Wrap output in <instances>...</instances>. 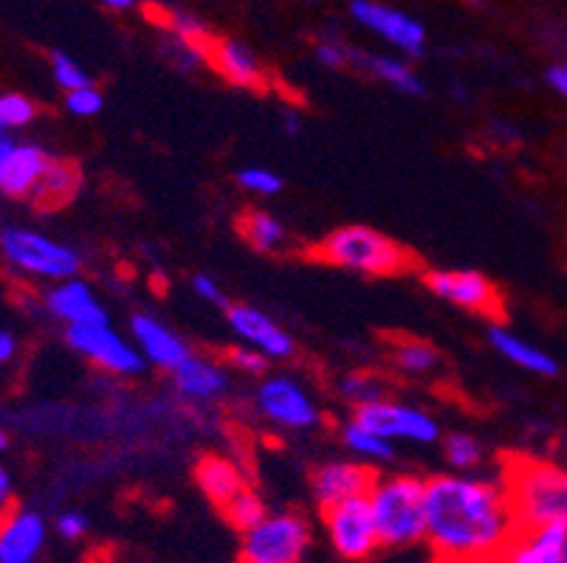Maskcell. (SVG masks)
<instances>
[{
  "mask_svg": "<svg viewBox=\"0 0 567 563\" xmlns=\"http://www.w3.org/2000/svg\"><path fill=\"white\" fill-rule=\"evenodd\" d=\"M426 544L441 563L494 555L517 530L503 479L441 473L426 479Z\"/></svg>",
  "mask_w": 567,
  "mask_h": 563,
  "instance_id": "1",
  "label": "cell"
},
{
  "mask_svg": "<svg viewBox=\"0 0 567 563\" xmlns=\"http://www.w3.org/2000/svg\"><path fill=\"white\" fill-rule=\"evenodd\" d=\"M503 484L517 526H567V468L548 459L512 453Z\"/></svg>",
  "mask_w": 567,
  "mask_h": 563,
  "instance_id": "2",
  "label": "cell"
},
{
  "mask_svg": "<svg viewBox=\"0 0 567 563\" xmlns=\"http://www.w3.org/2000/svg\"><path fill=\"white\" fill-rule=\"evenodd\" d=\"M311 257L362 277H395L415 268V257L370 226H342L311 248Z\"/></svg>",
  "mask_w": 567,
  "mask_h": 563,
  "instance_id": "3",
  "label": "cell"
},
{
  "mask_svg": "<svg viewBox=\"0 0 567 563\" xmlns=\"http://www.w3.org/2000/svg\"><path fill=\"white\" fill-rule=\"evenodd\" d=\"M426 479L399 473V477H379L368 493L373 510L375 530L381 546L404 550L426 539Z\"/></svg>",
  "mask_w": 567,
  "mask_h": 563,
  "instance_id": "4",
  "label": "cell"
},
{
  "mask_svg": "<svg viewBox=\"0 0 567 563\" xmlns=\"http://www.w3.org/2000/svg\"><path fill=\"white\" fill-rule=\"evenodd\" d=\"M0 257L12 271L45 282H63L76 277L82 268V257L74 246L56 242L43 231L23 226H9L0 231Z\"/></svg>",
  "mask_w": 567,
  "mask_h": 563,
  "instance_id": "5",
  "label": "cell"
},
{
  "mask_svg": "<svg viewBox=\"0 0 567 563\" xmlns=\"http://www.w3.org/2000/svg\"><path fill=\"white\" fill-rule=\"evenodd\" d=\"M311 521L297 510L268 513L244 533L240 561L246 563H302L311 550Z\"/></svg>",
  "mask_w": 567,
  "mask_h": 563,
  "instance_id": "6",
  "label": "cell"
},
{
  "mask_svg": "<svg viewBox=\"0 0 567 563\" xmlns=\"http://www.w3.org/2000/svg\"><path fill=\"white\" fill-rule=\"evenodd\" d=\"M257 417L282 431H311L322 423L317 397L291 375H266L251 395Z\"/></svg>",
  "mask_w": 567,
  "mask_h": 563,
  "instance_id": "7",
  "label": "cell"
},
{
  "mask_svg": "<svg viewBox=\"0 0 567 563\" xmlns=\"http://www.w3.org/2000/svg\"><path fill=\"white\" fill-rule=\"evenodd\" d=\"M65 341L76 355H82L85 361H91L100 369L118 375V378H133V375H142L147 361L142 358V353L136 350L133 341H127L125 335L116 333L107 324H76V327H65Z\"/></svg>",
  "mask_w": 567,
  "mask_h": 563,
  "instance_id": "8",
  "label": "cell"
},
{
  "mask_svg": "<svg viewBox=\"0 0 567 563\" xmlns=\"http://www.w3.org/2000/svg\"><path fill=\"white\" fill-rule=\"evenodd\" d=\"M322 524L333 552L344 561H368L381 546L368 496H355L322 510Z\"/></svg>",
  "mask_w": 567,
  "mask_h": 563,
  "instance_id": "9",
  "label": "cell"
},
{
  "mask_svg": "<svg viewBox=\"0 0 567 563\" xmlns=\"http://www.w3.org/2000/svg\"><path fill=\"white\" fill-rule=\"evenodd\" d=\"M353 420L368 426L370 431L381 434L390 442L404 440L412 446H435L441 440V423L430 411L410 406V403L390 400V397L355 409Z\"/></svg>",
  "mask_w": 567,
  "mask_h": 563,
  "instance_id": "10",
  "label": "cell"
},
{
  "mask_svg": "<svg viewBox=\"0 0 567 563\" xmlns=\"http://www.w3.org/2000/svg\"><path fill=\"white\" fill-rule=\"evenodd\" d=\"M424 285L437 299L468 310V313L486 319L503 316V296H499L492 279L481 271H443V268H437V271L426 273Z\"/></svg>",
  "mask_w": 567,
  "mask_h": 563,
  "instance_id": "11",
  "label": "cell"
},
{
  "mask_svg": "<svg viewBox=\"0 0 567 563\" xmlns=\"http://www.w3.org/2000/svg\"><path fill=\"white\" fill-rule=\"evenodd\" d=\"M226 324H229L237 338L244 341L246 347H255L268 361H288L297 353L288 330L280 327V322H275L266 310L255 307V304H229L226 307Z\"/></svg>",
  "mask_w": 567,
  "mask_h": 563,
  "instance_id": "12",
  "label": "cell"
},
{
  "mask_svg": "<svg viewBox=\"0 0 567 563\" xmlns=\"http://www.w3.org/2000/svg\"><path fill=\"white\" fill-rule=\"evenodd\" d=\"M131 341L151 366L164 372H175L193 355L182 333H175L167 322L153 313H133L131 316Z\"/></svg>",
  "mask_w": 567,
  "mask_h": 563,
  "instance_id": "13",
  "label": "cell"
},
{
  "mask_svg": "<svg viewBox=\"0 0 567 563\" xmlns=\"http://www.w3.org/2000/svg\"><path fill=\"white\" fill-rule=\"evenodd\" d=\"M350 12H353V18L359 20L364 29L375 31L381 40H386L390 45L404 51L406 56L424 54V25L417 23V20H412L406 12H401V9L384 7V3H375V0H353Z\"/></svg>",
  "mask_w": 567,
  "mask_h": 563,
  "instance_id": "14",
  "label": "cell"
},
{
  "mask_svg": "<svg viewBox=\"0 0 567 563\" xmlns=\"http://www.w3.org/2000/svg\"><path fill=\"white\" fill-rule=\"evenodd\" d=\"M375 471L364 462H350V459H333L313 468L311 493L317 499L319 510H328L333 504H342L355 496H368L375 482Z\"/></svg>",
  "mask_w": 567,
  "mask_h": 563,
  "instance_id": "15",
  "label": "cell"
},
{
  "mask_svg": "<svg viewBox=\"0 0 567 563\" xmlns=\"http://www.w3.org/2000/svg\"><path fill=\"white\" fill-rule=\"evenodd\" d=\"M43 307L49 310L56 322H63L65 327H76V324H107V307L102 304L100 293L80 277L54 282L45 291Z\"/></svg>",
  "mask_w": 567,
  "mask_h": 563,
  "instance_id": "16",
  "label": "cell"
},
{
  "mask_svg": "<svg viewBox=\"0 0 567 563\" xmlns=\"http://www.w3.org/2000/svg\"><path fill=\"white\" fill-rule=\"evenodd\" d=\"M49 539V524L34 510H12L0 521V563H34Z\"/></svg>",
  "mask_w": 567,
  "mask_h": 563,
  "instance_id": "17",
  "label": "cell"
},
{
  "mask_svg": "<svg viewBox=\"0 0 567 563\" xmlns=\"http://www.w3.org/2000/svg\"><path fill=\"white\" fill-rule=\"evenodd\" d=\"M173 386L184 400L209 406V403L224 400L229 392V369L218 361L193 353L173 372Z\"/></svg>",
  "mask_w": 567,
  "mask_h": 563,
  "instance_id": "18",
  "label": "cell"
},
{
  "mask_svg": "<svg viewBox=\"0 0 567 563\" xmlns=\"http://www.w3.org/2000/svg\"><path fill=\"white\" fill-rule=\"evenodd\" d=\"M567 526H517L497 552L499 563H561Z\"/></svg>",
  "mask_w": 567,
  "mask_h": 563,
  "instance_id": "19",
  "label": "cell"
},
{
  "mask_svg": "<svg viewBox=\"0 0 567 563\" xmlns=\"http://www.w3.org/2000/svg\"><path fill=\"white\" fill-rule=\"evenodd\" d=\"M206 62L224 76L226 82L246 91H262L268 85V74L262 62L257 60L249 45L237 43V40H213L206 51Z\"/></svg>",
  "mask_w": 567,
  "mask_h": 563,
  "instance_id": "20",
  "label": "cell"
},
{
  "mask_svg": "<svg viewBox=\"0 0 567 563\" xmlns=\"http://www.w3.org/2000/svg\"><path fill=\"white\" fill-rule=\"evenodd\" d=\"M49 161L51 155L43 147H38V144H18L7 169H3V178H0V192L7 195V198L29 200L38 180L43 178Z\"/></svg>",
  "mask_w": 567,
  "mask_h": 563,
  "instance_id": "21",
  "label": "cell"
},
{
  "mask_svg": "<svg viewBox=\"0 0 567 563\" xmlns=\"http://www.w3.org/2000/svg\"><path fill=\"white\" fill-rule=\"evenodd\" d=\"M488 344H492L505 361L523 366L525 372H534L539 378H556V375H559L556 358H550L545 350H539L536 344H530V341L519 338L517 333H512V330L503 327V324H494V327L488 330Z\"/></svg>",
  "mask_w": 567,
  "mask_h": 563,
  "instance_id": "22",
  "label": "cell"
},
{
  "mask_svg": "<svg viewBox=\"0 0 567 563\" xmlns=\"http://www.w3.org/2000/svg\"><path fill=\"white\" fill-rule=\"evenodd\" d=\"M350 65L362 69L364 74H370L373 80L384 82L393 91L404 93V96H424L426 87L421 82V76L412 71L410 62L395 60V56H379V54H364V51L350 49Z\"/></svg>",
  "mask_w": 567,
  "mask_h": 563,
  "instance_id": "23",
  "label": "cell"
},
{
  "mask_svg": "<svg viewBox=\"0 0 567 563\" xmlns=\"http://www.w3.org/2000/svg\"><path fill=\"white\" fill-rule=\"evenodd\" d=\"M195 482H198L200 493L215 504L224 508L229 499H235L240 490L246 488V479L235 462L226 457H204L195 465Z\"/></svg>",
  "mask_w": 567,
  "mask_h": 563,
  "instance_id": "24",
  "label": "cell"
},
{
  "mask_svg": "<svg viewBox=\"0 0 567 563\" xmlns=\"http://www.w3.org/2000/svg\"><path fill=\"white\" fill-rule=\"evenodd\" d=\"M82 186V173L76 164L65 161V158H54L51 155L49 167H45L43 178L32 189L29 200L40 209H56V206L69 204Z\"/></svg>",
  "mask_w": 567,
  "mask_h": 563,
  "instance_id": "25",
  "label": "cell"
},
{
  "mask_svg": "<svg viewBox=\"0 0 567 563\" xmlns=\"http://www.w3.org/2000/svg\"><path fill=\"white\" fill-rule=\"evenodd\" d=\"M240 237L249 242L260 254H277L288 242V229L280 217H275L266 209H249L237 220Z\"/></svg>",
  "mask_w": 567,
  "mask_h": 563,
  "instance_id": "26",
  "label": "cell"
},
{
  "mask_svg": "<svg viewBox=\"0 0 567 563\" xmlns=\"http://www.w3.org/2000/svg\"><path fill=\"white\" fill-rule=\"evenodd\" d=\"M342 442L353 457L368 459V462L384 465L395 459V442L384 440L381 434L370 431L368 426H362L359 420H348L342 426Z\"/></svg>",
  "mask_w": 567,
  "mask_h": 563,
  "instance_id": "27",
  "label": "cell"
},
{
  "mask_svg": "<svg viewBox=\"0 0 567 563\" xmlns=\"http://www.w3.org/2000/svg\"><path fill=\"white\" fill-rule=\"evenodd\" d=\"M393 364L399 366L404 375L412 378H424L441 366V353L432 347L430 341L421 338H399L393 347Z\"/></svg>",
  "mask_w": 567,
  "mask_h": 563,
  "instance_id": "28",
  "label": "cell"
},
{
  "mask_svg": "<svg viewBox=\"0 0 567 563\" xmlns=\"http://www.w3.org/2000/svg\"><path fill=\"white\" fill-rule=\"evenodd\" d=\"M339 397L348 400L353 409H362V406H370V403L384 400L386 380L370 369L348 372V375L339 380Z\"/></svg>",
  "mask_w": 567,
  "mask_h": 563,
  "instance_id": "29",
  "label": "cell"
},
{
  "mask_svg": "<svg viewBox=\"0 0 567 563\" xmlns=\"http://www.w3.org/2000/svg\"><path fill=\"white\" fill-rule=\"evenodd\" d=\"M220 513H224V519L235 526L237 533H249L251 526L260 524V521L266 519L268 508H266V502H262V496L257 493L255 488H249V484H246V488L240 490L235 499H229V502L220 508Z\"/></svg>",
  "mask_w": 567,
  "mask_h": 563,
  "instance_id": "30",
  "label": "cell"
},
{
  "mask_svg": "<svg viewBox=\"0 0 567 563\" xmlns=\"http://www.w3.org/2000/svg\"><path fill=\"white\" fill-rule=\"evenodd\" d=\"M443 457L455 473H472L483 465V446L466 431H452L443 440Z\"/></svg>",
  "mask_w": 567,
  "mask_h": 563,
  "instance_id": "31",
  "label": "cell"
},
{
  "mask_svg": "<svg viewBox=\"0 0 567 563\" xmlns=\"http://www.w3.org/2000/svg\"><path fill=\"white\" fill-rule=\"evenodd\" d=\"M237 186L255 198H275L282 192V178L268 167H244L235 175Z\"/></svg>",
  "mask_w": 567,
  "mask_h": 563,
  "instance_id": "32",
  "label": "cell"
},
{
  "mask_svg": "<svg viewBox=\"0 0 567 563\" xmlns=\"http://www.w3.org/2000/svg\"><path fill=\"white\" fill-rule=\"evenodd\" d=\"M38 116V105L23 93H0V127L3 131H14V127H25Z\"/></svg>",
  "mask_w": 567,
  "mask_h": 563,
  "instance_id": "33",
  "label": "cell"
},
{
  "mask_svg": "<svg viewBox=\"0 0 567 563\" xmlns=\"http://www.w3.org/2000/svg\"><path fill=\"white\" fill-rule=\"evenodd\" d=\"M51 74H54V82L63 87L65 93L76 91V87L94 85V82H91V76H87V71L82 69L80 62L71 60V56L63 54V51H54V54H51Z\"/></svg>",
  "mask_w": 567,
  "mask_h": 563,
  "instance_id": "34",
  "label": "cell"
},
{
  "mask_svg": "<svg viewBox=\"0 0 567 563\" xmlns=\"http://www.w3.org/2000/svg\"><path fill=\"white\" fill-rule=\"evenodd\" d=\"M226 366H229L231 372L249 375V378H266L271 361L262 353H257L255 347H246L244 344V347H229V353H226Z\"/></svg>",
  "mask_w": 567,
  "mask_h": 563,
  "instance_id": "35",
  "label": "cell"
},
{
  "mask_svg": "<svg viewBox=\"0 0 567 563\" xmlns=\"http://www.w3.org/2000/svg\"><path fill=\"white\" fill-rule=\"evenodd\" d=\"M102 107H105V96H102L100 87L94 85L76 87V91L65 93V111H69L71 116H80V118L100 116Z\"/></svg>",
  "mask_w": 567,
  "mask_h": 563,
  "instance_id": "36",
  "label": "cell"
},
{
  "mask_svg": "<svg viewBox=\"0 0 567 563\" xmlns=\"http://www.w3.org/2000/svg\"><path fill=\"white\" fill-rule=\"evenodd\" d=\"M54 530L63 541H82L87 535V530H91V521L80 510H65V513H60L54 519Z\"/></svg>",
  "mask_w": 567,
  "mask_h": 563,
  "instance_id": "37",
  "label": "cell"
},
{
  "mask_svg": "<svg viewBox=\"0 0 567 563\" xmlns=\"http://www.w3.org/2000/svg\"><path fill=\"white\" fill-rule=\"evenodd\" d=\"M189 288H193L195 296L200 299V302L213 304V307H229V299H226L224 288L218 285V279L206 277V273H195L193 279H189Z\"/></svg>",
  "mask_w": 567,
  "mask_h": 563,
  "instance_id": "38",
  "label": "cell"
},
{
  "mask_svg": "<svg viewBox=\"0 0 567 563\" xmlns=\"http://www.w3.org/2000/svg\"><path fill=\"white\" fill-rule=\"evenodd\" d=\"M317 60L324 69H348L350 65V45L337 43V40H324L317 45Z\"/></svg>",
  "mask_w": 567,
  "mask_h": 563,
  "instance_id": "39",
  "label": "cell"
},
{
  "mask_svg": "<svg viewBox=\"0 0 567 563\" xmlns=\"http://www.w3.org/2000/svg\"><path fill=\"white\" fill-rule=\"evenodd\" d=\"M12 504H14V482H12V473L0 465V521L7 519L12 513Z\"/></svg>",
  "mask_w": 567,
  "mask_h": 563,
  "instance_id": "40",
  "label": "cell"
},
{
  "mask_svg": "<svg viewBox=\"0 0 567 563\" xmlns=\"http://www.w3.org/2000/svg\"><path fill=\"white\" fill-rule=\"evenodd\" d=\"M14 355H18V338H14V333L0 327V366L9 364Z\"/></svg>",
  "mask_w": 567,
  "mask_h": 563,
  "instance_id": "41",
  "label": "cell"
},
{
  "mask_svg": "<svg viewBox=\"0 0 567 563\" xmlns=\"http://www.w3.org/2000/svg\"><path fill=\"white\" fill-rule=\"evenodd\" d=\"M548 82L556 93L567 96V65H554V69L548 71Z\"/></svg>",
  "mask_w": 567,
  "mask_h": 563,
  "instance_id": "42",
  "label": "cell"
},
{
  "mask_svg": "<svg viewBox=\"0 0 567 563\" xmlns=\"http://www.w3.org/2000/svg\"><path fill=\"white\" fill-rule=\"evenodd\" d=\"M14 147H18V142H14L9 133H3V136H0V178H3V169H7L9 158H12V153H14Z\"/></svg>",
  "mask_w": 567,
  "mask_h": 563,
  "instance_id": "43",
  "label": "cell"
},
{
  "mask_svg": "<svg viewBox=\"0 0 567 563\" xmlns=\"http://www.w3.org/2000/svg\"><path fill=\"white\" fill-rule=\"evenodd\" d=\"M457 563H499L497 561V552L494 555H474V557H463V561Z\"/></svg>",
  "mask_w": 567,
  "mask_h": 563,
  "instance_id": "44",
  "label": "cell"
},
{
  "mask_svg": "<svg viewBox=\"0 0 567 563\" xmlns=\"http://www.w3.org/2000/svg\"><path fill=\"white\" fill-rule=\"evenodd\" d=\"M102 3H105V7H111V9H131L136 0H102Z\"/></svg>",
  "mask_w": 567,
  "mask_h": 563,
  "instance_id": "45",
  "label": "cell"
},
{
  "mask_svg": "<svg viewBox=\"0 0 567 563\" xmlns=\"http://www.w3.org/2000/svg\"><path fill=\"white\" fill-rule=\"evenodd\" d=\"M288 133H297L300 131V116H297V113H288Z\"/></svg>",
  "mask_w": 567,
  "mask_h": 563,
  "instance_id": "46",
  "label": "cell"
},
{
  "mask_svg": "<svg viewBox=\"0 0 567 563\" xmlns=\"http://www.w3.org/2000/svg\"><path fill=\"white\" fill-rule=\"evenodd\" d=\"M9 448V434L7 428H0V451H7Z\"/></svg>",
  "mask_w": 567,
  "mask_h": 563,
  "instance_id": "47",
  "label": "cell"
},
{
  "mask_svg": "<svg viewBox=\"0 0 567 563\" xmlns=\"http://www.w3.org/2000/svg\"><path fill=\"white\" fill-rule=\"evenodd\" d=\"M561 459H565V462H561V465H565V468H567V446L561 448Z\"/></svg>",
  "mask_w": 567,
  "mask_h": 563,
  "instance_id": "48",
  "label": "cell"
},
{
  "mask_svg": "<svg viewBox=\"0 0 567 563\" xmlns=\"http://www.w3.org/2000/svg\"><path fill=\"white\" fill-rule=\"evenodd\" d=\"M561 563H567V544H565V561H561Z\"/></svg>",
  "mask_w": 567,
  "mask_h": 563,
  "instance_id": "49",
  "label": "cell"
},
{
  "mask_svg": "<svg viewBox=\"0 0 567 563\" xmlns=\"http://www.w3.org/2000/svg\"><path fill=\"white\" fill-rule=\"evenodd\" d=\"M3 133H9V131H3V127H0V136H3Z\"/></svg>",
  "mask_w": 567,
  "mask_h": 563,
  "instance_id": "50",
  "label": "cell"
},
{
  "mask_svg": "<svg viewBox=\"0 0 567 563\" xmlns=\"http://www.w3.org/2000/svg\"><path fill=\"white\" fill-rule=\"evenodd\" d=\"M237 563H246V561H237Z\"/></svg>",
  "mask_w": 567,
  "mask_h": 563,
  "instance_id": "51",
  "label": "cell"
}]
</instances>
